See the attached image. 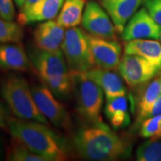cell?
I'll list each match as a JSON object with an SVG mask.
<instances>
[{
    "label": "cell",
    "instance_id": "7402d4cb",
    "mask_svg": "<svg viewBox=\"0 0 161 161\" xmlns=\"http://www.w3.org/2000/svg\"><path fill=\"white\" fill-rule=\"evenodd\" d=\"M23 37V30L19 23L8 21L0 17V44L19 43Z\"/></svg>",
    "mask_w": 161,
    "mask_h": 161
},
{
    "label": "cell",
    "instance_id": "ba28073f",
    "mask_svg": "<svg viewBox=\"0 0 161 161\" xmlns=\"http://www.w3.org/2000/svg\"><path fill=\"white\" fill-rule=\"evenodd\" d=\"M118 70L130 87L143 86L161 72L158 67L144 58L126 54L121 59Z\"/></svg>",
    "mask_w": 161,
    "mask_h": 161
},
{
    "label": "cell",
    "instance_id": "7c38bea8",
    "mask_svg": "<svg viewBox=\"0 0 161 161\" xmlns=\"http://www.w3.org/2000/svg\"><path fill=\"white\" fill-rule=\"evenodd\" d=\"M64 28L57 21L50 19L38 25L33 32L36 47L48 52H57L61 49L64 37Z\"/></svg>",
    "mask_w": 161,
    "mask_h": 161
},
{
    "label": "cell",
    "instance_id": "f1b7e54d",
    "mask_svg": "<svg viewBox=\"0 0 161 161\" xmlns=\"http://www.w3.org/2000/svg\"><path fill=\"white\" fill-rule=\"evenodd\" d=\"M40 1V0H25L23 5L20 8V11L18 16H22L27 14Z\"/></svg>",
    "mask_w": 161,
    "mask_h": 161
},
{
    "label": "cell",
    "instance_id": "4fadbf2b",
    "mask_svg": "<svg viewBox=\"0 0 161 161\" xmlns=\"http://www.w3.org/2000/svg\"><path fill=\"white\" fill-rule=\"evenodd\" d=\"M142 4L143 0H100V5L109 14L119 35Z\"/></svg>",
    "mask_w": 161,
    "mask_h": 161
},
{
    "label": "cell",
    "instance_id": "f546056e",
    "mask_svg": "<svg viewBox=\"0 0 161 161\" xmlns=\"http://www.w3.org/2000/svg\"><path fill=\"white\" fill-rule=\"evenodd\" d=\"M14 2H15L16 5H17V7L19 8H21L22 6L23 5L25 0H14Z\"/></svg>",
    "mask_w": 161,
    "mask_h": 161
},
{
    "label": "cell",
    "instance_id": "ac0fdd59",
    "mask_svg": "<svg viewBox=\"0 0 161 161\" xmlns=\"http://www.w3.org/2000/svg\"><path fill=\"white\" fill-rule=\"evenodd\" d=\"M104 114L114 129H120L128 126L130 119L125 96L106 99Z\"/></svg>",
    "mask_w": 161,
    "mask_h": 161
},
{
    "label": "cell",
    "instance_id": "603a6c76",
    "mask_svg": "<svg viewBox=\"0 0 161 161\" xmlns=\"http://www.w3.org/2000/svg\"><path fill=\"white\" fill-rule=\"evenodd\" d=\"M161 139L145 141L136 151L138 161H161Z\"/></svg>",
    "mask_w": 161,
    "mask_h": 161
},
{
    "label": "cell",
    "instance_id": "6da1fadb",
    "mask_svg": "<svg viewBox=\"0 0 161 161\" xmlns=\"http://www.w3.org/2000/svg\"><path fill=\"white\" fill-rule=\"evenodd\" d=\"M72 145L78 155L88 160H117L128 158L132 151L130 140L119 136L104 122L80 128Z\"/></svg>",
    "mask_w": 161,
    "mask_h": 161
},
{
    "label": "cell",
    "instance_id": "8992f818",
    "mask_svg": "<svg viewBox=\"0 0 161 161\" xmlns=\"http://www.w3.org/2000/svg\"><path fill=\"white\" fill-rule=\"evenodd\" d=\"M61 49L70 71L86 72L95 66L87 35L79 28L66 30Z\"/></svg>",
    "mask_w": 161,
    "mask_h": 161
},
{
    "label": "cell",
    "instance_id": "2e32d148",
    "mask_svg": "<svg viewBox=\"0 0 161 161\" xmlns=\"http://www.w3.org/2000/svg\"><path fill=\"white\" fill-rule=\"evenodd\" d=\"M124 52L126 55L144 58L161 70V43L158 40L140 39L126 41Z\"/></svg>",
    "mask_w": 161,
    "mask_h": 161
},
{
    "label": "cell",
    "instance_id": "d6986e66",
    "mask_svg": "<svg viewBox=\"0 0 161 161\" xmlns=\"http://www.w3.org/2000/svg\"><path fill=\"white\" fill-rule=\"evenodd\" d=\"M161 95V72L146 84L140 93L137 104V116L136 125H139L145 120L147 112Z\"/></svg>",
    "mask_w": 161,
    "mask_h": 161
},
{
    "label": "cell",
    "instance_id": "3957f363",
    "mask_svg": "<svg viewBox=\"0 0 161 161\" xmlns=\"http://www.w3.org/2000/svg\"><path fill=\"white\" fill-rule=\"evenodd\" d=\"M28 55L40 80L56 96L66 99L72 92L71 71L62 50L48 52L32 47Z\"/></svg>",
    "mask_w": 161,
    "mask_h": 161
},
{
    "label": "cell",
    "instance_id": "cb8c5ba5",
    "mask_svg": "<svg viewBox=\"0 0 161 161\" xmlns=\"http://www.w3.org/2000/svg\"><path fill=\"white\" fill-rule=\"evenodd\" d=\"M161 122V115L152 116L145 119L140 124V135L143 138L152 137L158 131Z\"/></svg>",
    "mask_w": 161,
    "mask_h": 161
},
{
    "label": "cell",
    "instance_id": "5b68a950",
    "mask_svg": "<svg viewBox=\"0 0 161 161\" xmlns=\"http://www.w3.org/2000/svg\"><path fill=\"white\" fill-rule=\"evenodd\" d=\"M72 92L75 94L76 108L80 117L87 124L103 122L101 111L104 101V92L85 72L71 71Z\"/></svg>",
    "mask_w": 161,
    "mask_h": 161
},
{
    "label": "cell",
    "instance_id": "7a4b0ae2",
    "mask_svg": "<svg viewBox=\"0 0 161 161\" xmlns=\"http://www.w3.org/2000/svg\"><path fill=\"white\" fill-rule=\"evenodd\" d=\"M8 130L12 137L47 161H64L69 158L66 141L45 124L23 119H8Z\"/></svg>",
    "mask_w": 161,
    "mask_h": 161
},
{
    "label": "cell",
    "instance_id": "4dcf8cb0",
    "mask_svg": "<svg viewBox=\"0 0 161 161\" xmlns=\"http://www.w3.org/2000/svg\"><path fill=\"white\" fill-rule=\"evenodd\" d=\"M159 39H160V42H161V28H160V38Z\"/></svg>",
    "mask_w": 161,
    "mask_h": 161
},
{
    "label": "cell",
    "instance_id": "30bf717a",
    "mask_svg": "<svg viewBox=\"0 0 161 161\" xmlns=\"http://www.w3.org/2000/svg\"><path fill=\"white\" fill-rule=\"evenodd\" d=\"M90 52L95 65L102 69L116 70L122 59V46L116 40L87 35Z\"/></svg>",
    "mask_w": 161,
    "mask_h": 161
},
{
    "label": "cell",
    "instance_id": "4316f807",
    "mask_svg": "<svg viewBox=\"0 0 161 161\" xmlns=\"http://www.w3.org/2000/svg\"><path fill=\"white\" fill-rule=\"evenodd\" d=\"M158 115H161V95L159 96L158 99L154 102V103L152 104L150 109L147 112L146 115L145 116V119Z\"/></svg>",
    "mask_w": 161,
    "mask_h": 161
},
{
    "label": "cell",
    "instance_id": "9c48e42d",
    "mask_svg": "<svg viewBox=\"0 0 161 161\" xmlns=\"http://www.w3.org/2000/svg\"><path fill=\"white\" fill-rule=\"evenodd\" d=\"M81 23L90 35L116 40L117 32L111 18L104 8L93 0H90L86 4Z\"/></svg>",
    "mask_w": 161,
    "mask_h": 161
},
{
    "label": "cell",
    "instance_id": "277c9868",
    "mask_svg": "<svg viewBox=\"0 0 161 161\" xmlns=\"http://www.w3.org/2000/svg\"><path fill=\"white\" fill-rule=\"evenodd\" d=\"M0 93L17 118L48 125L47 119L38 109L31 87L24 78L15 75H8L0 84Z\"/></svg>",
    "mask_w": 161,
    "mask_h": 161
},
{
    "label": "cell",
    "instance_id": "484cf974",
    "mask_svg": "<svg viewBox=\"0 0 161 161\" xmlns=\"http://www.w3.org/2000/svg\"><path fill=\"white\" fill-rule=\"evenodd\" d=\"M16 15L15 7L12 0H0V17L13 21Z\"/></svg>",
    "mask_w": 161,
    "mask_h": 161
},
{
    "label": "cell",
    "instance_id": "44dd1931",
    "mask_svg": "<svg viewBox=\"0 0 161 161\" xmlns=\"http://www.w3.org/2000/svg\"><path fill=\"white\" fill-rule=\"evenodd\" d=\"M6 158L10 161H47L43 157L31 152L23 142L14 137L11 139Z\"/></svg>",
    "mask_w": 161,
    "mask_h": 161
},
{
    "label": "cell",
    "instance_id": "8fae6325",
    "mask_svg": "<svg viewBox=\"0 0 161 161\" xmlns=\"http://www.w3.org/2000/svg\"><path fill=\"white\" fill-rule=\"evenodd\" d=\"M160 28L143 7L138 10L127 23L121 37L125 42L140 39L158 40L160 38Z\"/></svg>",
    "mask_w": 161,
    "mask_h": 161
},
{
    "label": "cell",
    "instance_id": "52a82bcc",
    "mask_svg": "<svg viewBox=\"0 0 161 161\" xmlns=\"http://www.w3.org/2000/svg\"><path fill=\"white\" fill-rule=\"evenodd\" d=\"M31 89L38 109L47 120L58 128L69 129L72 122L69 113L51 90L45 85H35Z\"/></svg>",
    "mask_w": 161,
    "mask_h": 161
},
{
    "label": "cell",
    "instance_id": "5bb4252c",
    "mask_svg": "<svg viewBox=\"0 0 161 161\" xmlns=\"http://www.w3.org/2000/svg\"><path fill=\"white\" fill-rule=\"evenodd\" d=\"M85 73L102 88L106 99L126 95L127 89L122 78L113 70L93 67Z\"/></svg>",
    "mask_w": 161,
    "mask_h": 161
},
{
    "label": "cell",
    "instance_id": "d4e9b609",
    "mask_svg": "<svg viewBox=\"0 0 161 161\" xmlns=\"http://www.w3.org/2000/svg\"><path fill=\"white\" fill-rule=\"evenodd\" d=\"M143 5L152 19L161 26V0H143Z\"/></svg>",
    "mask_w": 161,
    "mask_h": 161
},
{
    "label": "cell",
    "instance_id": "83f0119b",
    "mask_svg": "<svg viewBox=\"0 0 161 161\" xmlns=\"http://www.w3.org/2000/svg\"><path fill=\"white\" fill-rule=\"evenodd\" d=\"M8 119L7 112L3 104L0 102V128L3 130H8Z\"/></svg>",
    "mask_w": 161,
    "mask_h": 161
},
{
    "label": "cell",
    "instance_id": "ffe728a7",
    "mask_svg": "<svg viewBox=\"0 0 161 161\" xmlns=\"http://www.w3.org/2000/svg\"><path fill=\"white\" fill-rule=\"evenodd\" d=\"M86 0H64L57 22L62 27H77L82 21Z\"/></svg>",
    "mask_w": 161,
    "mask_h": 161
},
{
    "label": "cell",
    "instance_id": "9a60e30c",
    "mask_svg": "<svg viewBox=\"0 0 161 161\" xmlns=\"http://www.w3.org/2000/svg\"><path fill=\"white\" fill-rule=\"evenodd\" d=\"M31 60L25 49L16 43L0 44V67L16 72H25L31 67Z\"/></svg>",
    "mask_w": 161,
    "mask_h": 161
},
{
    "label": "cell",
    "instance_id": "e0dca14e",
    "mask_svg": "<svg viewBox=\"0 0 161 161\" xmlns=\"http://www.w3.org/2000/svg\"><path fill=\"white\" fill-rule=\"evenodd\" d=\"M64 0H40L25 14L18 16V23L29 25L53 19L61 9Z\"/></svg>",
    "mask_w": 161,
    "mask_h": 161
}]
</instances>
